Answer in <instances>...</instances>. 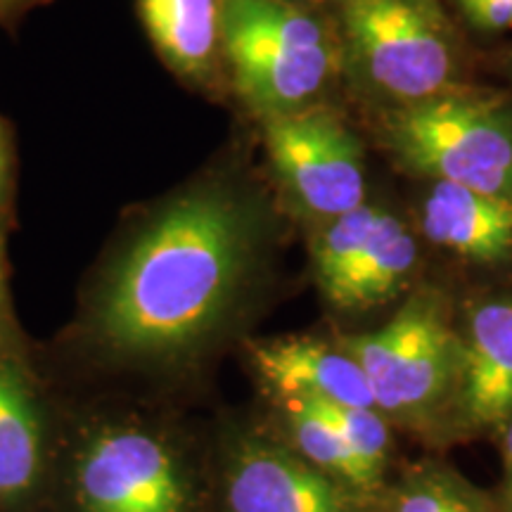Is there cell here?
Here are the masks:
<instances>
[{
    "mask_svg": "<svg viewBox=\"0 0 512 512\" xmlns=\"http://www.w3.org/2000/svg\"><path fill=\"white\" fill-rule=\"evenodd\" d=\"M256 245L252 209L223 185H202L152 214L95 297L102 342L131 356L188 349L226 316Z\"/></svg>",
    "mask_w": 512,
    "mask_h": 512,
    "instance_id": "6da1fadb",
    "label": "cell"
},
{
    "mask_svg": "<svg viewBox=\"0 0 512 512\" xmlns=\"http://www.w3.org/2000/svg\"><path fill=\"white\" fill-rule=\"evenodd\" d=\"M221 55L240 98L264 119L309 110L335 79L339 48L294 0H219Z\"/></svg>",
    "mask_w": 512,
    "mask_h": 512,
    "instance_id": "7a4b0ae2",
    "label": "cell"
},
{
    "mask_svg": "<svg viewBox=\"0 0 512 512\" xmlns=\"http://www.w3.org/2000/svg\"><path fill=\"white\" fill-rule=\"evenodd\" d=\"M384 131L418 174L512 202V117L498 102L441 93L396 107Z\"/></svg>",
    "mask_w": 512,
    "mask_h": 512,
    "instance_id": "3957f363",
    "label": "cell"
},
{
    "mask_svg": "<svg viewBox=\"0 0 512 512\" xmlns=\"http://www.w3.org/2000/svg\"><path fill=\"white\" fill-rule=\"evenodd\" d=\"M347 53L384 98L413 105L448 93L453 50L430 0H342Z\"/></svg>",
    "mask_w": 512,
    "mask_h": 512,
    "instance_id": "277c9868",
    "label": "cell"
},
{
    "mask_svg": "<svg viewBox=\"0 0 512 512\" xmlns=\"http://www.w3.org/2000/svg\"><path fill=\"white\" fill-rule=\"evenodd\" d=\"M264 121L273 171L297 207L330 221L366 204L361 143L335 114L313 105Z\"/></svg>",
    "mask_w": 512,
    "mask_h": 512,
    "instance_id": "5b68a950",
    "label": "cell"
},
{
    "mask_svg": "<svg viewBox=\"0 0 512 512\" xmlns=\"http://www.w3.org/2000/svg\"><path fill=\"white\" fill-rule=\"evenodd\" d=\"M368 377L375 406L415 411L444 392L458 344L434 297H415L387 325L339 344Z\"/></svg>",
    "mask_w": 512,
    "mask_h": 512,
    "instance_id": "8992f818",
    "label": "cell"
},
{
    "mask_svg": "<svg viewBox=\"0 0 512 512\" xmlns=\"http://www.w3.org/2000/svg\"><path fill=\"white\" fill-rule=\"evenodd\" d=\"M76 501L83 512H183L188 491L176 458L143 430H107L81 451Z\"/></svg>",
    "mask_w": 512,
    "mask_h": 512,
    "instance_id": "52a82bcc",
    "label": "cell"
},
{
    "mask_svg": "<svg viewBox=\"0 0 512 512\" xmlns=\"http://www.w3.org/2000/svg\"><path fill=\"white\" fill-rule=\"evenodd\" d=\"M230 512H347L316 467L271 444H242L228 467Z\"/></svg>",
    "mask_w": 512,
    "mask_h": 512,
    "instance_id": "ba28073f",
    "label": "cell"
},
{
    "mask_svg": "<svg viewBox=\"0 0 512 512\" xmlns=\"http://www.w3.org/2000/svg\"><path fill=\"white\" fill-rule=\"evenodd\" d=\"M252 363L261 380L285 399L377 408L366 373L342 347L332 349L313 339H283L256 344Z\"/></svg>",
    "mask_w": 512,
    "mask_h": 512,
    "instance_id": "9c48e42d",
    "label": "cell"
},
{
    "mask_svg": "<svg viewBox=\"0 0 512 512\" xmlns=\"http://www.w3.org/2000/svg\"><path fill=\"white\" fill-rule=\"evenodd\" d=\"M463 408L477 427H505L512 415V302H489L470 316L458 351Z\"/></svg>",
    "mask_w": 512,
    "mask_h": 512,
    "instance_id": "30bf717a",
    "label": "cell"
},
{
    "mask_svg": "<svg viewBox=\"0 0 512 512\" xmlns=\"http://www.w3.org/2000/svg\"><path fill=\"white\" fill-rule=\"evenodd\" d=\"M422 230L434 245L494 264L512 252V202L434 181L422 207Z\"/></svg>",
    "mask_w": 512,
    "mask_h": 512,
    "instance_id": "8fae6325",
    "label": "cell"
},
{
    "mask_svg": "<svg viewBox=\"0 0 512 512\" xmlns=\"http://www.w3.org/2000/svg\"><path fill=\"white\" fill-rule=\"evenodd\" d=\"M140 17L164 62L190 81L214 76L221 55L219 0H138Z\"/></svg>",
    "mask_w": 512,
    "mask_h": 512,
    "instance_id": "7c38bea8",
    "label": "cell"
},
{
    "mask_svg": "<svg viewBox=\"0 0 512 512\" xmlns=\"http://www.w3.org/2000/svg\"><path fill=\"white\" fill-rule=\"evenodd\" d=\"M43 434L34 396L15 363H0V498L24 496L41 472Z\"/></svg>",
    "mask_w": 512,
    "mask_h": 512,
    "instance_id": "4fadbf2b",
    "label": "cell"
},
{
    "mask_svg": "<svg viewBox=\"0 0 512 512\" xmlns=\"http://www.w3.org/2000/svg\"><path fill=\"white\" fill-rule=\"evenodd\" d=\"M415 261H418V245L411 233L399 219L387 214L366 254L328 302L344 311L370 309L387 302L406 283Z\"/></svg>",
    "mask_w": 512,
    "mask_h": 512,
    "instance_id": "5bb4252c",
    "label": "cell"
},
{
    "mask_svg": "<svg viewBox=\"0 0 512 512\" xmlns=\"http://www.w3.org/2000/svg\"><path fill=\"white\" fill-rule=\"evenodd\" d=\"M384 211L361 204L354 211L330 219L320 233L313 238V271L320 292L325 297H332L339 290V285L349 278L361 256L366 254L370 242L375 240L377 230L384 223Z\"/></svg>",
    "mask_w": 512,
    "mask_h": 512,
    "instance_id": "9a60e30c",
    "label": "cell"
},
{
    "mask_svg": "<svg viewBox=\"0 0 512 512\" xmlns=\"http://www.w3.org/2000/svg\"><path fill=\"white\" fill-rule=\"evenodd\" d=\"M287 418L294 434V441L302 453L320 470L335 472L347 482L368 489L366 475L351 448L347 446L337 425L328 418V413L313 399H287Z\"/></svg>",
    "mask_w": 512,
    "mask_h": 512,
    "instance_id": "2e32d148",
    "label": "cell"
},
{
    "mask_svg": "<svg viewBox=\"0 0 512 512\" xmlns=\"http://www.w3.org/2000/svg\"><path fill=\"white\" fill-rule=\"evenodd\" d=\"M318 401V399H313ZM320 408L328 413V418L335 422L339 434H342L347 446L354 453L363 475H366L368 489L375 486L382 475L384 460H387L389 432L380 413L375 408H356V406H339V403L318 401Z\"/></svg>",
    "mask_w": 512,
    "mask_h": 512,
    "instance_id": "e0dca14e",
    "label": "cell"
},
{
    "mask_svg": "<svg viewBox=\"0 0 512 512\" xmlns=\"http://www.w3.org/2000/svg\"><path fill=\"white\" fill-rule=\"evenodd\" d=\"M392 512H484L475 501L451 479L430 475L415 477L396 498Z\"/></svg>",
    "mask_w": 512,
    "mask_h": 512,
    "instance_id": "ac0fdd59",
    "label": "cell"
},
{
    "mask_svg": "<svg viewBox=\"0 0 512 512\" xmlns=\"http://www.w3.org/2000/svg\"><path fill=\"white\" fill-rule=\"evenodd\" d=\"M472 27L482 31L512 29V0H460Z\"/></svg>",
    "mask_w": 512,
    "mask_h": 512,
    "instance_id": "d6986e66",
    "label": "cell"
},
{
    "mask_svg": "<svg viewBox=\"0 0 512 512\" xmlns=\"http://www.w3.org/2000/svg\"><path fill=\"white\" fill-rule=\"evenodd\" d=\"M503 460H505V491L512 505V415L505 425V441H503Z\"/></svg>",
    "mask_w": 512,
    "mask_h": 512,
    "instance_id": "ffe728a7",
    "label": "cell"
},
{
    "mask_svg": "<svg viewBox=\"0 0 512 512\" xmlns=\"http://www.w3.org/2000/svg\"><path fill=\"white\" fill-rule=\"evenodd\" d=\"M8 176H10L8 145H5L3 131H0V204H3V200H5V192H8Z\"/></svg>",
    "mask_w": 512,
    "mask_h": 512,
    "instance_id": "44dd1931",
    "label": "cell"
},
{
    "mask_svg": "<svg viewBox=\"0 0 512 512\" xmlns=\"http://www.w3.org/2000/svg\"><path fill=\"white\" fill-rule=\"evenodd\" d=\"M24 3H29V0H0V15H3V12H8V10H15Z\"/></svg>",
    "mask_w": 512,
    "mask_h": 512,
    "instance_id": "7402d4cb",
    "label": "cell"
},
{
    "mask_svg": "<svg viewBox=\"0 0 512 512\" xmlns=\"http://www.w3.org/2000/svg\"><path fill=\"white\" fill-rule=\"evenodd\" d=\"M0 309H3V264H0Z\"/></svg>",
    "mask_w": 512,
    "mask_h": 512,
    "instance_id": "603a6c76",
    "label": "cell"
}]
</instances>
